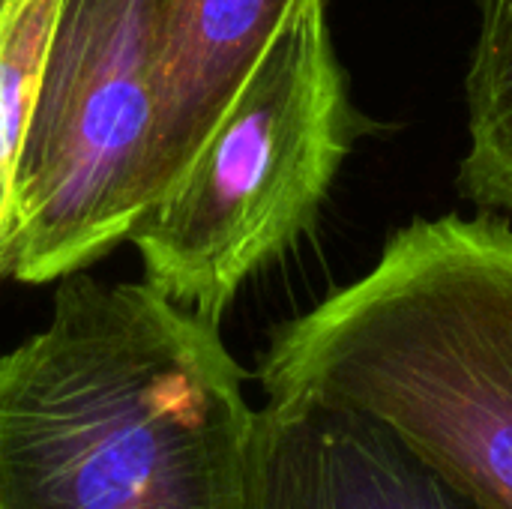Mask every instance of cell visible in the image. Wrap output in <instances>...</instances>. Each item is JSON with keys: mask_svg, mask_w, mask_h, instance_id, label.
<instances>
[{"mask_svg": "<svg viewBox=\"0 0 512 509\" xmlns=\"http://www.w3.org/2000/svg\"><path fill=\"white\" fill-rule=\"evenodd\" d=\"M258 381L381 423L480 509H512V225L408 222L366 276L273 330Z\"/></svg>", "mask_w": 512, "mask_h": 509, "instance_id": "2", "label": "cell"}, {"mask_svg": "<svg viewBox=\"0 0 512 509\" xmlns=\"http://www.w3.org/2000/svg\"><path fill=\"white\" fill-rule=\"evenodd\" d=\"M3 3H6V0H0V6H3Z\"/></svg>", "mask_w": 512, "mask_h": 509, "instance_id": "10", "label": "cell"}, {"mask_svg": "<svg viewBox=\"0 0 512 509\" xmlns=\"http://www.w3.org/2000/svg\"><path fill=\"white\" fill-rule=\"evenodd\" d=\"M156 0H60L21 135L9 276L84 270L144 216Z\"/></svg>", "mask_w": 512, "mask_h": 509, "instance_id": "4", "label": "cell"}, {"mask_svg": "<svg viewBox=\"0 0 512 509\" xmlns=\"http://www.w3.org/2000/svg\"><path fill=\"white\" fill-rule=\"evenodd\" d=\"M243 384L219 324L147 282L63 276L0 354V509H240Z\"/></svg>", "mask_w": 512, "mask_h": 509, "instance_id": "1", "label": "cell"}, {"mask_svg": "<svg viewBox=\"0 0 512 509\" xmlns=\"http://www.w3.org/2000/svg\"><path fill=\"white\" fill-rule=\"evenodd\" d=\"M240 509H480L381 423L312 399L255 411Z\"/></svg>", "mask_w": 512, "mask_h": 509, "instance_id": "5", "label": "cell"}, {"mask_svg": "<svg viewBox=\"0 0 512 509\" xmlns=\"http://www.w3.org/2000/svg\"><path fill=\"white\" fill-rule=\"evenodd\" d=\"M477 39L465 72L468 147L459 192L483 213H512V0H474Z\"/></svg>", "mask_w": 512, "mask_h": 509, "instance_id": "7", "label": "cell"}, {"mask_svg": "<svg viewBox=\"0 0 512 509\" xmlns=\"http://www.w3.org/2000/svg\"><path fill=\"white\" fill-rule=\"evenodd\" d=\"M12 246H15V216L0 210V276L9 273L12 264Z\"/></svg>", "mask_w": 512, "mask_h": 509, "instance_id": "9", "label": "cell"}, {"mask_svg": "<svg viewBox=\"0 0 512 509\" xmlns=\"http://www.w3.org/2000/svg\"><path fill=\"white\" fill-rule=\"evenodd\" d=\"M57 12L60 0H6L0 6V210L12 216L18 147Z\"/></svg>", "mask_w": 512, "mask_h": 509, "instance_id": "8", "label": "cell"}, {"mask_svg": "<svg viewBox=\"0 0 512 509\" xmlns=\"http://www.w3.org/2000/svg\"><path fill=\"white\" fill-rule=\"evenodd\" d=\"M300 0H156L144 204L189 168Z\"/></svg>", "mask_w": 512, "mask_h": 509, "instance_id": "6", "label": "cell"}, {"mask_svg": "<svg viewBox=\"0 0 512 509\" xmlns=\"http://www.w3.org/2000/svg\"><path fill=\"white\" fill-rule=\"evenodd\" d=\"M366 129L327 0H300L189 168L132 228L144 282L222 324L240 288L312 228Z\"/></svg>", "mask_w": 512, "mask_h": 509, "instance_id": "3", "label": "cell"}]
</instances>
